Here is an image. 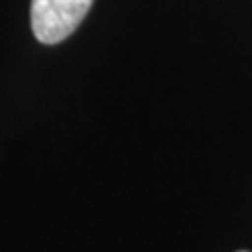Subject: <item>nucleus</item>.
I'll return each mask as SVG.
<instances>
[{"mask_svg":"<svg viewBox=\"0 0 252 252\" xmlns=\"http://www.w3.org/2000/svg\"><path fill=\"white\" fill-rule=\"evenodd\" d=\"M94 0H32V30L42 44L63 42L76 32Z\"/></svg>","mask_w":252,"mask_h":252,"instance_id":"f257e3e1","label":"nucleus"},{"mask_svg":"<svg viewBox=\"0 0 252 252\" xmlns=\"http://www.w3.org/2000/svg\"><path fill=\"white\" fill-rule=\"evenodd\" d=\"M242 252H244V250H242Z\"/></svg>","mask_w":252,"mask_h":252,"instance_id":"f03ea898","label":"nucleus"}]
</instances>
